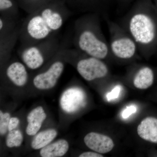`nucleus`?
I'll return each mask as SVG.
<instances>
[{"instance_id": "b1692460", "label": "nucleus", "mask_w": 157, "mask_h": 157, "mask_svg": "<svg viewBox=\"0 0 157 157\" xmlns=\"http://www.w3.org/2000/svg\"><path fill=\"white\" fill-rule=\"evenodd\" d=\"M19 122V120L17 117L11 118L10 121H9L8 130L9 132L14 130L18 125Z\"/></svg>"}, {"instance_id": "423d86ee", "label": "nucleus", "mask_w": 157, "mask_h": 157, "mask_svg": "<svg viewBox=\"0 0 157 157\" xmlns=\"http://www.w3.org/2000/svg\"><path fill=\"white\" fill-rule=\"evenodd\" d=\"M109 34V49L112 57L128 61L136 57L138 52L136 42L118 23L105 17Z\"/></svg>"}, {"instance_id": "6ab92c4d", "label": "nucleus", "mask_w": 157, "mask_h": 157, "mask_svg": "<svg viewBox=\"0 0 157 157\" xmlns=\"http://www.w3.org/2000/svg\"><path fill=\"white\" fill-rule=\"evenodd\" d=\"M16 21L0 15V38L14 32L17 27Z\"/></svg>"}, {"instance_id": "ddd939ff", "label": "nucleus", "mask_w": 157, "mask_h": 157, "mask_svg": "<svg viewBox=\"0 0 157 157\" xmlns=\"http://www.w3.org/2000/svg\"><path fill=\"white\" fill-rule=\"evenodd\" d=\"M46 113L43 107L39 106L32 110L27 117L28 124L26 129L28 135L33 136L37 134L46 119Z\"/></svg>"}, {"instance_id": "4468645a", "label": "nucleus", "mask_w": 157, "mask_h": 157, "mask_svg": "<svg viewBox=\"0 0 157 157\" xmlns=\"http://www.w3.org/2000/svg\"><path fill=\"white\" fill-rule=\"evenodd\" d=\"M69 148L68 141L61 139L41 149L40 154L42 157H62L67 153Z\"/></svg>"}, {"instance_id": "6e6552de", "label": "nucleus", "mask_w": 157, "mask_h": 157, "mask_svg": "<svg viewBox=\"0 0 157 157\" xmlns=\"http://www.w3.org/2000/svg\"><path fill=\"white\" fill-rule=\"evenodd\" d=\"M84 142L90 149L101 154L112 151L114 147V142L111 137L97 132L87 134L85 136Z\"/></svg>"}, {"instance_id": "f257e3e1", "label": "nucleus", "mask_w": 157, "mask_h": 157, "mask_svg": "<svg viewBox=\"0 0 157 157\" xmlns=\"http://www.w3.org/2000/svg\"><path fill=\"white\" fill-rule=\"evenodd\" d=\"M72 14L64 0H52L29 14L20 25V45L36 44L57 36Z\"/></svg>"}, {"instance_id": "9d476101", "label": "nucleus", "mask_w": 157, "mask_h": 157, "mask_svg": "<svg viewBox=\"0 0 157 157\" xmlns=\"http://www.w3.org/2000/svg\"><path fill=\"white\" fill-rule=\"evenodd\" d=\"M137 132L143 140L157 144V118L147 117L144 118L137 126Z\"/></svg>"}, {"instance_id": "a211bd4d", "label": "nucleus", "mask_w": 157, "mask_h": 157, "mask_svg": "<svg viewBox=\"0 0 157 157\" xmlns=\"http://www.w3.org/2000/svg\"><path fill=\"white\" fill-rule=\"evenodd\" d=\"M52 0H19L20 6L29 14L40 9Z\"/></svg>"}, {"instance_id": "0eeeda50", "label": "nucleus", "mask_w": 157, "mask_h": 157, "mask_svg": "<svg viewBox=\"0 0 157 157\" xmlns=\"http://www.w3.org/2000/svg\"><path fill=\"white\" fill-rule=\"evenodd\" d=\"M60 50L57 54L56 59L54 60L47 70L34 77L33 83L37 88L48 90L55 86L64 69V63L62 59L63 58Z\"/></svg>"}, {"instance_id": "7ed1b4c3", "label": "nucleus", "mask_w": 157, "mask_h": 157, "mask_svg": "<svg viewBox=\"0 0 157 157\" xmlns=\"http://www.w3.org/2000/svg\"><path fill=\"white\" fill-rule=\"evenodd\" d=\"M100 16L89 13L78 17L74 23L73 43L77 50L104 61L112 56L102 32Z\"/></svg>"}, {"instance_id": "2eb2a0df", "label": "nucleus", "mask_w": 157, "mask_h": 157, "mask_svg": "<svg viewBox=\"0 0 157 157\" xmlns=\"http://www.w3.org/2000/svg\"><path fill=\"white\" fill-rule=\"evenodd\" d=\"M20 25L11 33L0 38L1 56H7L11 53L19 39Z\"/></svg>"}, {"instance_id": "4be33fe9", "label": "nucleus", "mask_w": 157, "mask_h": 157, "mask_svg": "<svg viewBox=\"0 0 157 157\" xmlns=\"http://www.w3.org/2000/svg\"><path fill=\"white\" fill-rule=\"evenodd\" d=\"M121 86L118 85L113 88L110 92L108 93L107 95V98L108 101H111L113 99H117L118 98L121 91Z\"/></svg>"}, {"instance_id": "f03ea898", "label": "nucleus", "mask_w": 157, "mask_h": 157, "mask_svg": "<svg viewBox=\"0 0 157 157\" xmlns=\"http://www.w3.org/2000/svg\"><path fill=\"white\" fill-rule=\"evenodd\" d=\"M118 23L134 39L138 52L148 58L157 46V10L142 2L125 14Z\"/></svg>"}, {"instance_id": "1a4fd4ad", "label": "nucleus", "mask_w": 157, "mask_h": 157, "mask_svg": "<svg viewBox=\"0 0 157 157\" xmlns=\"http://www.w3.org/2000/svg\"><path fill=\"white\" fill-rule=\"evenodd\" d=\"M85 95L78 88L73 87L64 93L61 98L62 108L67 113L75 112L84 104Z\"/></svg>"}, {"instance_id": "412c9836", "label": "nucleus", "mask_w": 157, "mask_h": 157, "mask_svg": "<svg viewBox=\"0 0 157 157\" xmlns=\"http://www.w3.org/2000/svg\"><path fill=\"white\" fill-rule=\"evenodd\" d=\"M11 116L8 113H3L0 111V134L4 135L7 133Z\"/></svg>"}, {"instance_id": "dca6fc26", "label": "nucleus", "mask_w": 157, "mask_h": 157, "mask_svg": "<svg viewBox=\"0 0 157 157\" xmlns=\"http://www.w3.org/2000/svg\"><path fill=\"white\" fill-rule=\"evenodd\" d=\"M57 132L53 129H48L39 132L33 139L31 143L32 148L40 149L47 146L55 138Z\"/></svg>"}, {"instance_id": "20e7f679", "label": "nucleus", "mask_w": 157, "mask_h": 157, "mask_svg": "<svg viewBox=\"0 0 157 157\" xmlns=\"http://www.w3.org/2000/svg\"><path fill=\"white\" fill-rule=\"evenodd\" d=\"M64 59L74 60L77 72L85 80L93 81L109 76L108 66L103 60L90 56L75 48L65 46L60 50Z\"/></svg>"}, {"instance_id": "9b49d317", "label": "nucleus", "mask_w": 157, "mask_h": 157, "mask_svg": "<svg viewBox=\"0 0 157 157\" xmlns=\"http://www.w3.org/2000/svg\"><path fill=\"white\" fill-rule=\"evenodd\" d=\"M6 74L9 80L17 86H24L28 80L26 66L20 62H14L9 64L6 69Z\"/></svg>"}, {"instance_id": "393cba45", "label": "nucleus", "mask_w": 157, "mask_h": 157, "mask_svg": "<svg viewBox=\"0 0 157 157\" xmlns=\"http://www.w3.org/2000/svg\"><path fill=\"white\" fill-rule=\"evenodd\" d=\"M104 156L101 154L95 151L84 152L79 155V157H103Z\"/></svg>"}, {"instance_id": "f3484780", "label": "nucleus", "mask_w": 157, "mask_h": 157, "mask_svg": "<svg viewBox=\"0 0 157 157\" xmlns=\"http://www.w3.org/2000/svg\"><path fill=\"white\" fill-rule=\"evenodd\" d=\"M0 15L17 21L18 9L12 0H0Z\"/></svg>"}, {"instance_id": "f8f14e48", "label": "nucleus", "mask_w": 157, "mask_h": 157, "mask_svg": "<svg viewBox=\"0 0 157 157\" xmlns=\"http://www.w3.org/2000/svg\"><path fill=\"white\" fill-rule=\"evenodd\" d=\"M132 82L136 88L146 90L153 84L155 74L151 68L142 66L135 71L132 77Z\"/></svg>"}, {"instance_id": "aec40b11", "label": "nucleus", "mask_w": 157, "mask_h": 157, "mask_svg": "<svg viewBox=\"0 0 157 157\" xmlns=\"http://www.w3.org/2000/svg\"><path fill=\"white\" fill-rule=\"evenodd\" d=\"M23 136L19 130H13L9 132L6 139V144L8 147H18L22 144Z\"/></svg>"}, {"instance_id": "5701e85b", "label": "nucleus", "mask_w": 157, "mask_h": 157, "mask_svg": "<svg viewBox=\"0 0 157 157\" xmlns=\"http://www.w3.org/2000/svg\"><path fill=\"white\" fill-rule=\"evenodd\" d=\"M136 111H137V108L135 106H130L127 107L122 113V117L123 118H127L133 113H135Z\"/></svg>"}, {"instance_id": "39448f33", "label": "nucleus", "mask_w": 157, "mask_h": 157, "mask_svg": "<svg viewBox=\"0 0 157 157\" xmlns=\"http://www.w3.org/2000/svg\"><path fill=\"white\" fill-rule=\"evenodd\" d=\"M64 46L56 36L36 44L20 45L17 51L26 67L36 70L44 65L46 59L54 57Z\"/></svg>"}]
</instances>
